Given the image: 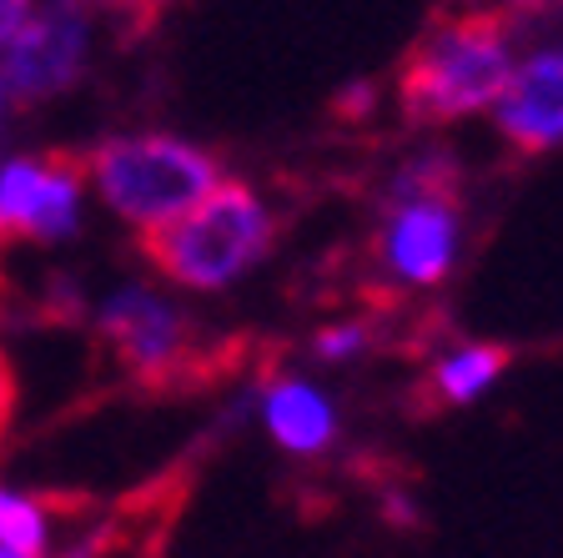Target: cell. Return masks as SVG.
Segmentation results:
<instances>
[{
	"label": "cell",
	"instance_id": "6da1fadb",
	"mask_svg": "<svg viewBox=\"0 0 563 558\" xmlns=\"http://www.w3.org/2000/svg\"><path fill=\"white\" fill-rule=\"evenodd\" d=\"M272 247V211L246 182H217L187 217L141 232V252L162 277L181 287H232Z\"/></svg>",
	"mask_w": 563,
	"mask_h": 558
},
{
	"label": "cell",
	"instance_id": "7a4b0ae2",
	"mask_svg": "<svg viewBox=\"0 0 563 558\" xmlns=\"http://www.w3.org/2000/svg\"><path fill=\"white\" fill-rule=\"evenodd\" d=\"M508 76H514V51L493 15L448 21L402 61V117L408 121H457L473 111L498 106Z\"/></svg>",
	"mask_w": 563,
	"mask_h": 558
},
{
	"label": "cell",
	"instance_id": "3957f363",
	"mask_svg": "<svg viewBox=\"0 0 563 558\" xmlns=\"http://www.w3.org/2000/svg\"><path fill=\"white\" fill-rule=\"evenodd\" d=\"M91 176L117 217L136 221L141 232H156L166 221L187 217L217 186V162L181 136L146 131V136L101 141L91 152Z\"/></svg>",
	"mask_w": 563,
	"mask_h": 558
},
{
	"label": "cell",
	"instance_id": "277c9868",
	"mask_svg": "<svg viewBox=\"0 0 563 558\" xmlns=\"http://www.w3.org/2000/svg\"><path fill=\"white\" fill-rule=\"evenodd\" d=\"M86 46H91V25L86 15L70 6V0H56L41 15L21 25L11 46H5V66H0V81H5V96L15 101H46V96L66 91L86 66Z\"/></svg>",
	"mask_w": 563,
	"mask_h": 558
},
{
	"label": "cell",
	"instance_id": "5b68a950",
	"mask_svg": "<svg viewBox=\"0 0 563 558\" xmlns=\"http://www.w3.org/2000/svg\"><path fill=\"white\" fill-rule=\"evenodd\" d=\"M101 338L117 348L121 362L146 378V383H162L176 362L187 358V338L191 327L187 317L166 307L152 292H121L101 307Z\"/></svg>",
	"mask_w": 563,
	"mask_h": 558
},
{
	"label": "cell",
	"instance_id": "8992f818",
	"mask_svg": "<svg viewBox=\"0 0 563 558\" xmlns=\"http://www.w3.org/2000/svg\"><path fill=\"white\" fill-rule=\"evenodd\" d=\"M387 267L402 282H438L457 256V211L453 192H402L387 221Z\"/></svg>",
	"mask_w": 563,
	"mask_h": 558
},
{
	"label": "cell",
	"instance_id": "52a82bcc",
	"mask_svg": "<svg viewBox=\"0 0 563 558\" xmlns=\"http://www.w3.org/2000/svg\"><path fill=\"white\" fill-rule=\"evenodd\" d=\"M498 131L518 152H549L563 141V51H539L514 66L498 96Z\"/></svg>",
	"mask_w": 563,
	"mask_h": 558
},
{
	"label": "cell",
	"instance_id": "ba28073f",
	"mask_svg": "<svg viewBox=\"0 0 563 558\" xmlns=\"http://www.w3.org/2000/svg\"><path fill=\"white\" fill-rule=\"evenodd\" d=\"M267 428L287 453H322L332 433H338V413L312 383L287 378V383H277L267 393Z\"/></svg>",
	"mask_w": 563,
	"mask_h": 558
},
{
	"label": "cell",
	"instance_id": "9c48e42d",
	"mask_svg": "<svg viewBox=\"0 0 563 558\" xmlns=\"http://www.w3.org/2000/svg\"><path fill=\"white\" fill-rule=\"evenodd\" d=\"M76 197H81V172L76 162H46L41 172V197H35V232L41 242L76 232Z\"/></svg>",
	"mask_w": 563,
	"mask_h": 558
},
{
	"label": "cell",
	"instance_id": "30bf717a",
	"mask_svg": "<svg viewBox=\"0 0 563 558\" xmlns=\"http://www.w3.org/2000/svg\"><path fill=\"white\" fill-rule=\"evenodd\" d=\"M504 368H508V348H463L438 368L433 387L443 403H473L488 383H498Z\"/></svg>",
	"mask_w": 563,
	"mask_h": 558
},
{
	"label": "cell",
	"instance_id": "8fae6325",
	"mask_svg": "<svg viewBox=\"0 0 563 558\" xmlns=\"http://www.w3.org/2000/svg\"><path fill=\"white\" fill-rule=\"evenodd\" d=\"M41 162L0 166V242L35 232V197H41Z\"/></svg>",
	"mask_w": 563,
	"mask_h": 558
},
{
	"label": "cell",
	"instance_id": "7c38bea8",
	"mask_svg": "<svg viewBox=\"0 0 563 558\" xmlns=\"http://www.w3.org/2000/svg\"><path fill=\"white\" fill-rule=\"evenodd\" d=\"M0 548L15 558L46 554V518H41V503L0 493Z\"/></svg>",
	"mask_w": 563,
	"mask_h": 558
},
{
	"label": "cell",
	"instance_id": "4fadbf2b",
	"mask_svg": "<svg viewBox=\"0 0 563 558\" xmlns=\"http://www.w3.org/2000/svg\"><path fill=\"white\" fill-rule=\"evenodd\" d=\"M363 342H367L363 327H332V332L317 338V352H322L328 362H342V358H352V352L363 348Z\"/></svg>",
	"mask_w": 563,
	"mask_h": 558
},
{
	"label": "cell",
	"instance_id": "5bb4252c",
	"mask_svg": "<svg viewBox=\"0 0 563 558\" xmlns=\"http://www.w3.org/2000/svg\"><path fill=\"white\" fill-rule=\"evenodd\" d=\"M31 0H0V51L11 46L15 35H21V25L31 21Z\"/></svg>",
	"mask_w": 563,
	"mask_h": 558
},
{
	"label": "cell",
	"instance_id": "9a60e30c",
	"mask_svg": "<svg viewBox=\"0 0 563 558\" xmlns=\"http://www.w3.org/2000/svg\"><path fill=\"white\" fill-rule=\"evenodd\" d=\"M11 413H15V372L5 362V352H0V438L11 428Z\"/></svg>",
	"mask_w": 563,
	"mask_h": 558
},
{
	"label": "cell",
	"instance_id": "2e32d148",
	"mask_svg": "<svg viewBox=\"0 0 563 558\" xmlns=\"http://www.w3.org/2000/svg\"><path fill=\"white\" fill-rule=\"evenodd\" d=\"M508 6H518V11H549V6H559V0H508Z\"/></svg>",
	"mask_w": 563,
	"mask_h": 558
},
{
	"label": "cell",
	"instance_id": "e0dca14e",
	"mask_svg": "<svg viewBox=\"0 0 563 558\" xmlns=\"http://www.w3.org/2000/svg\"><path fill=\"white\" fill-rule=\"evenodd\" d=\"M0 111H5V81H0Z\"/></svg>",
	"mask_w": 563,
	"mask_h": 558
},
{
	"label": "cell",
	"instance_id": "ac0fdd59",
	"mask_svg": "<svg viewBox=\"0 0 563 558\" xmlns=\"http://www.w3.org/2000/svg\"><path fill=\"white\" fill-rule=\"evenodd\" d=\"M76 558H86V554H76Z\"/></svg>",
	"mask_w": 563,
	"mask_h": 558
}]
</instances>
